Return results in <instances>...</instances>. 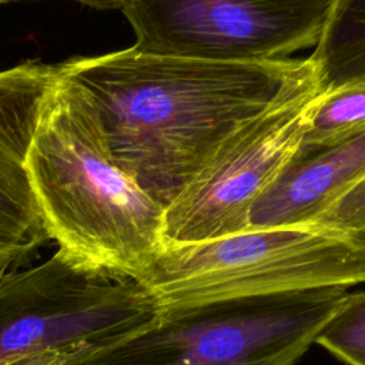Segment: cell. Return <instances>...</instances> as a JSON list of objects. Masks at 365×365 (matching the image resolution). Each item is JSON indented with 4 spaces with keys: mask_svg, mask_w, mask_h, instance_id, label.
<instances>
[{
    "mask_svg": "<svg viewBox=\"0 0 365 365\" xmlns=\"http://www.w3.org/2000/svg\"><path fill=\"white\" fill-rule=\"evenodd\" d=\"M319 90L284 101L232 133L164 208V244L248 230L250 211L301 144Z\"/></svg>",
    "mask_w": 365,
    "mask_h": 365,
    "instance_id": "cell-7",
    "label": "cell"
},
{
    "mask_svg": "<svg viewBox=\"0 0 365 365\" xmlns=\"http://www.w3.org/2000/svg\"><path fill=\"white\" fill-rule=\"evenodd\" d=\"M158 314L138 281L58 248L38 265L0 271V365H78Z\"/></svg>",
    "mask_w": 365,
    "mask_h": 365,
    "instance_id": "cell-4",
    "label": "cell"
},
{
    "mask_svg": "<svg viewBox=\"0 0 365 365\" xmlns=\"http://www.w3.org/2000/svg\"><path fill=\"white\" fill-rule=\"evenodd\" d=\"M158 311L268 292L365 284V244L315 225L163 244L138 279Z\"/></svg>",
    "mask_w": 365,
    "mask_h": 365,
    "instance_id": "cell-3",
    "label": "cell"
},
{
    "mask_svg": "<svg viewBox=\"0 0 365 365\" xmlns=\"http://www.w3.org/2000/svg\"><path fill=\"white\" fill-rule=\"evenodd\" d=\"M27 171L50 238L80 262L138 281L161 250L164 207L111 155L100 121L68 78L53 87Z\"/></svg>",
    "mask_w": 365,
    "mask_h": 365,
    "instance_id": "cell-2",
    "label": "cell"
},
{
    "mask_svg": "<svg viewBox=\"0 0 365 365\" xmlns=\"http://www.w3.org/2000/svg\"><path fill=\"white\" fill-rule=\"evenodd\" d=\"M76 1L97 10H118V6H120V0H76Z\"/></svg>",
    "mask_w": 365,
    "mask_h": 365,
    "instance_id": "cell-14",
    "label": "cell"
},
{
    "mask_svg": "<svg viewBox=\"0 0 365 365\" xmlns=\"http://www.w3.org/2000/svg\"><path fill=\"white\" fill-rule=\"evenodd\" d=\"M58 64L23 61L0 70V271L27 265L51 241L27 171L29 150Z\"/></svg>",
    "mask_w": 365,
    "mask_h": 365,
    "instance_id": "cell-8",
    "label": "cell"
},
{
    "mask_svg": "<svg viewBox=\"0 0 365 365\" xmlns=\"http://www.w3.org/2000/svg\"><path fill=\"white\" fill-rule=\"evenodd\" d=\"M334 0H120L134 48L157 56L262 63L318 43Z\"/></svg>",
    "mask_w": 365,
    "mask_h": 365,
    "instance_id": "cell-6",
    "label": "cell"
},
{
    "mask_svg": "<svg viewBox=\"0 0 365 365\" xmlns=\"http://www.w3.org/2000/svg\"><path fill=\"white\" fill-rule=\"evenodd\" d=\"M58 66L91 104L115 163L164 208L232 133L319 90L308 58L225 63L131 46Z\"/></svg>",
    "mask_w": 365,
    "mask_h": 365,
    "instance_id": "cell-1",
    "label": "cell"
},
{
    "mask_svg": "<svg viewBox=\"0 0 365 365\" xmlns=\"http://www.w3.org/2000/svg\"><path fill=\"white\" fill-rule=\"evenodd\" d=\"M346 295L317 287L164 309L78 365H292Z\"/></svg>",
    "mask_w": 365,
    "mask_h": 365,
    "instance_id": "cell-5",
    "label": "cell"
},
{
    "mask_svg": "<svg viewBox=\"0 0 365 365\" xmlns=\"http://www.w3.org/2000/svg\"><path fill=\"white\" fill-rule=\"evenodd\" d=\"M4 1H11V0H0V3H4Z\"/></svg>",
    "mask_w": 365,
    "mask_h": 365,
    "instance_id": "cell-16",
    "label": "cell"
},
{
    "mask_svg": "<svg viewBox=\"0 0 365 365\" xmlns=\"http://www.w3.org/2000/svg\"><path fill=\"white\" fill-rule=\"evenodd\" d=\"M355 235H356V237H358V238L365 244V228H362V230H361L359 232H356Z\"/></svg>",
    "mask_w": 365,
    "mask_h": 365,
    "instance_id": "cell-15",
    "label": "cell"
},
{
    "mask_svg": "<svg viewBox=\"0 0 365 365\" xmlns=\"http://www.w3.org/2000/svg\"><path fill=\"white\" fill-rule=\"evenodd\" d=\"M315 344L346 365H365V291L348 292Z\"/></svg>",
    "mask_w": 365,
    "mask_h": 365,
    "instance_id": "cell-12",
    "label": "cell"
},
{
    "mask_svg": "<svg viewBox=\"0 0 365 365\" xmlns=\"http://www.w3.org/2000/svg\"><path fill=\"white\" fill-rule=\"evenodd\" d=\"M308 60L321 93L365 84V0H334Z\"/></svg>",
    "mask_w": 365,
    "mask_h": 365,
    "instance_id": "cell-10",
    "label": "cell"
},
{
    "mask_svg": "<svg viewBox=\"0 0 365 365\" xmlns=\"http://www.w3.org/2000/svg\"><path fill=\"white\" fill-rule=\"evenodd\" d=\"M365 125V84L321 93L308 114L301 144L338 138Z\"/></svg>",
    "mask_w": 365,
    "mask_h": 365,
    "instance_id": "cell-11",
    "label": "cell"
},
{
    "mask_svg": "<svg viewBox=\"0 0 365 365\" xmlns=\"http://www.w3.org/2000/svg\"><path fill=\"white\" fill-rule=\"evenodd\" d=\"M365 177V125L338 138L299 144L250 211L248 230L311 225Z\"/></svg>",
    "mask_w": 365,
    "mask_h": 365,
    "instance_id": "cell-9",
    "label": "cell"
},
{
    "mask_svg": "<svg viewBox=\"0 0 365 365\" xmlns=\"http://www.w3.org/2000/svg\"><path fill=\"white\" fill-rule=\"evenodd\" d=\"M311 225L345 234L365 228V177Z\"/></svg>",
    "mask_w": 365,
    "mask_h": 365,
    "instance_id": "cell-13",
    "label": "cell"
}]
</instances>
